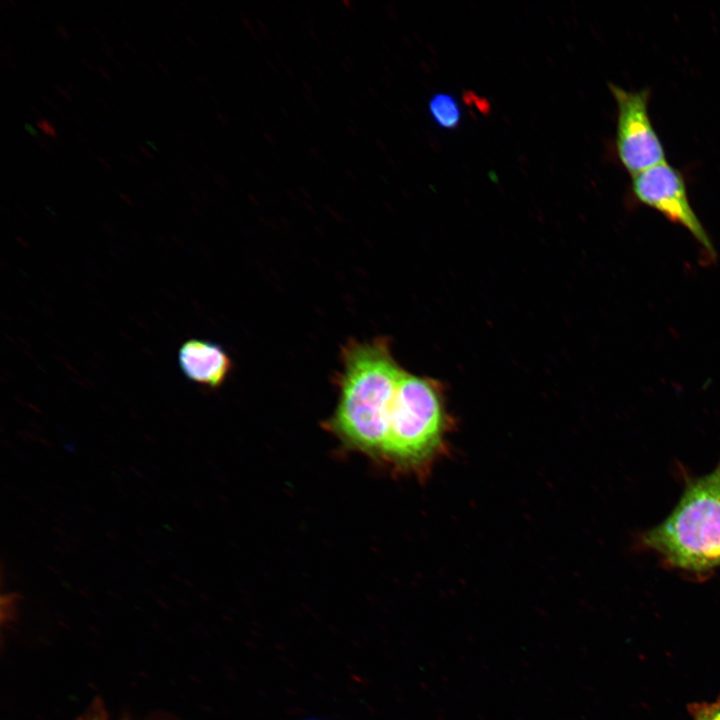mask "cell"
Instances as JSON below:
<instances>
[{
    "instance_id": "1",
    "label": "cell",
    "mask_w": 720,
    "mask_h": 720,
    "mask_svg": "<svg viewBox=\"0 0 720 720\" xmlns=\"http://www.w3.org/2000/svg\"><path fill=\"white\" fill-rule=\"evenodd\" d=\"M342 369L335 376L339 397L323 422L344 448L379 460L388 417L404 373L394 359L390 339L348 340L341 348Z\"/></svg>"
},
{
    "instance_id": "2",
    "label": "cell",
    "mask_w": 720,
    "mask_h": 720,
    "mask_svg": "<svg viewBox=\"0 0 720 720\" xmlns=\"http://www.w3.org/2000/svg\"><path fill=\"white\" fill-rule=\"evenodd\" d=\"M664 562L696 575L720 567V462L708 474L687 478L671 513L641 536Z\"/></svg>"
},
{
    "instance_id": "3",
    "label": "cell",
    "mask_w": 720,
    "mask_h": 720,
    "mask_svg": "<svg viewBox=\"0 0 720 720\" xmlns=\"http://www.w3.org/2000/svg\"><path fill=\"white\" fill-rule=\"evenodd\" d=\"M447 424L440 385L404 371L378 461L394 471L422 474L439 455Z\"/></svg>"
},
{
    "instance_id": "4",
    "label": "cell",
    "mask_w": 720,
    "mask_h": 720,
    "mask_svg": "<svg viewBox=\"0 0 720 720\" xmlns=\"http://www.w3.org/2000/svg\"><path fill=\"white\" fill-rule=\"evenodd\" d=\"M617 105L616 151L624 168L634 176L665 161V151L648 111V89L626 90L609 83Z\"/></svg>"
},
{
    "instance_id": "5",
    "label": "cell",
    "mask_w": 720,
    "mask_h": 720,
    "mask_svg": "<svg viewBox=\"0 0 720 720\" xmlns=\"http://www.w3.org/2000/svg\"><path fill=\"white\" fill-rule=\"evenodd\" d=\"M632 192L642 204L688 230L710 255L714 247L687 194L682 174L666 161L632 176Z\"/></svg>"
},
{
    "instance_id": "6",
    "label": "cell",
    "mask_w": 720,
    "mask_h": 720,
    "mask_svg": "<svg viewBox=\"0 0 720 720\" xmlns=\"http://www.w3.org/2000/svg\"><path fill=\"white\" fill-rule=\"evenodd\" d=\"M177 361L186 379L211 389L222 386L233 369V361L221 345L199 338L181 344Z\"/></svg>"
},
{
    "instance_id": "7",
    "label": "cell",
    "mask_w": 720,
    "mask_h": 720,
    "mask_svg": "<svg viewBox=\"0 0 720 720\" xmlns=\"http://www.w3.org/2000/svg\"><path fill=\"white\" fill-rule=\"evenodd\" d=\"M428 113L438 127L447 130L458 128L462 121V108L449 93L433 94L428 101Z\"/></svg>"
},
{
    "instance_id": "8",
    "label": "cell",
    "mask_w": 720,
    "mask_h": 720,
    "mask_svg": "<svg viewBox=\"0 0 720 720\" xmlns=\"http://www.w3.org/2000/svg\"><path fill=\"white\" fill-rule=\"evenodd\" d=\"M688 710L692 720H720V697L714 702L691 704Z\"/></svg>"
},
{
    "instance_id": "9",
    "label": "cell",
    "mask_w": 720,
    "mask_h": 720,
    "mask_svg": "<svg viewBox=\"0 0 720 720\" xmlns=\"http://www.w3.org/2000/svg\"><path fill=\"white\" fill-rule=\"evenodd\" d=\"M35 125H36V127H37L39 130H41L45 135H47V136H49V137H51V138H56V137H57L56 129L54 128V126H53L47 119H45V118H43V117H42V118H38V119L35 121Z\"/></svg>"
},
{
    "instance_id": "10",
    "label": "cell",
    "mask_w": 720,
    "mask_h": 720,
    "mask_svg": "<svg viewBox=\"0 0 720 720\" xmlns=\"http://www.w3.org/2000/svg\"><path fill=\"white\" fill-rule=\"evenodd\" d=\"M55 27H56V34H57L60 38H62L63 40H69V39H70V36H69V33H68L67 29H66L59 21H56Z\"/></svg>"
},
{
    "instance_id": "11",
    "label": "cell",
    "mask_w": 720,
    "mask_h": 720,
    "mask_svg": "<svg viewBox=\"0 0 720 720\" xmlns=\"http://www.w3.org/2000/svg\"><path fill=\"white\" fill-rule=\"evenodd\" d=\"M51 87L57 91L62 97H64L68 102H72V96L69 94V92L63 88L62 86L58 84H51Z\"/></svg>"
},
{
    "instance_id": "12",
    "label": "cell",
    "mask_w": 720,
    "mask_h": 720,
    "mask_svg": "<svg viewBox=\"0 0 720 720\" xmlns=\"http://www.w3.org/2000/svg\"><path fill=\"white\" fill-rule=\"evenodd\" d=\"M40 97L47 105H49L52 109H54L58 114H60L62 116L64 115L62 113L61 109L58 107V105H56L48 96H46L45 94H40Z\"/></svg>"
},
{
    "instance_id": "13",
    "label": "cell",
    "mask_w": 720,
    "mask_h": 720,
    "mask_svg": "<svg viewBox=\"0 0 720 720\" xmlns=\"http://www.w3.org/2000/svg\"><path fill=\"white\" fill-rule=\"evenodd\" d=\"M120 155H121V157H122L124 160H126V161H127L128 163H130L131 165H133V166H135V167H137V168H142V164L138 161V159H136V158L133 157L132 155H129V154H126V153H121Z\"/></svg>"
},
{
    "instance_id": "14",
    "label": "cell",
    "mask_w": 720,
    "mask_h": 720,
    "mask_svg": "<svg viewBox=\"0 0 720 720\" xmlns=\"http://www.w3.org/2000/svg\"><path fill=\"white\" fill-rule=\"evenodd\" d=\"M34 136H35V141H36V143H37L42 149H44L46 152L51 153V149H50L47 141H46L42 136H39V135H36V134H34Z\"/></svg>"
},
{
    "instance_id": "15",
    "label": "cell",
    "mask_w": 720,
    "mask_h": 720,
    "mask_svg": "<svg viewBox=\"0 0 720 720\" xmlns=\"http://www.w3.org/2000/svg\"><path fill=\"white\" fill-rule=\"evenodd\" d=\"M96 70H97V71L99 72V74L102 75L107 81H109V82L112 81V78H111L110 74L108 73V71H107L104 67H102V66H100V65H97V66H96Z\"/></svg>"
},
{
    "instance_id": "16",
    "label": "cell",
    "mask_w": 720,
    "mask_h": 720,
    "mask_svg": "<svg viewBox=\"0 0 720 720\" xmlns=\"http://www.w3.org/2000/svg\"><path fill=\"white\" fill-rule=\"evenodd\" d=\"M66 88H67L68 90H70L74 95H81V94H82L81 90H80L78 87H76L74 84H71V83H68V82H67V83H66Z\"/></svg>"
},
{
    "instance_id": "17",
    "label": "cell",
    "mask_w": 720,
    "mask_h": 720,
    "mask_svg": "<svg viewBox=\"0 0 720 720\" xmlns=\"http://www.w3.org/2000/svg\"><path fill=\"white\" fill-rule=\"evenodd\" d=\"M97 161H98L104 168H106V169H108V170L112 169L111 164L107 161L106 158L101 157V156H98V157H97Z\"/></svg>"
},
{
    "instance_id": "18",
    "label": "cell",
    "mask_w": 720,
    "mask_h": 720,
    "mask_svg": "<svg viewBox=\"0 0 720 720\" xmlns=\"http://www.w3.org/2000/svg\"><path fill=\"white\" fill-rule=\"evenodd\" d=\"M138 148L146 157L153 158L152 152L150 150H148L144 145L139 144Z\"/></svg>"
},
{
    "instance_id": "19",
    "label": "cell",
    "mask_w": 720,
    "mask_h": 720,
    "mask_svg": "<svg viewBox=\"0 0 720 720\" xmlns=\"http://www.w3.org/2000/svg\"><path fill=\"white\" fill-rule=\"evenodd\" d=\"M123 44H124L133 54H136V55H137L138 52H137L136 48L134 47V45H133L130 41H128L127 39H124V40H123Z\"/></svg>"
},
{
    "instance_id": "20",
    "label": "cell",
    "mask_w": 720,
    "mask_h": 720,
    "mask_svg": "<svg viewBox=\"0 0 720 720\" xmlns=\"http://www.w3.org/2000/svg\"><path fill=\"white\" fill-rule=\"evenodd\" d=\"M157 67L165 74H170V69L160 61H156Z\"/></svg>"
},
{
    "instance_id": "21",
    "label": "cell",
    "mask_w": 720,
    "mask_h": 720,
    "mask_svg": "<svg viewBox=\"0 0 720 720\" xmlns=\"http://www.w3.org/2000/svg\"><path fill=\"white\" fill-rule=\"evenodd\" d=\"M92 28L98 34V36L102 39V41H106V35L98 26L93 25Z\"/></svg>"
},
{
    "instance_id": "22",
    "label": "cell",
    "mask_w": 720,
    "mask_h": 720,
    "mask_svg": "<svg viewBox=\"0 0 720 720\" xmlns=\"http://www.w3.org/2000/svg\"><path fill=\"white\" fill-rule=\"evenodd\" d=\"M169 5H170V9H171L172 13L174 15H176L179 19L183 20L182 13L177 8H175L171 3H169Z\"/></svg>"
},
{
    "instance_id": "23",
    "label": "cell",
    "mask_w": 720,
    "mask_h": 720,
    "mask_svg": "<svg viewBox=\"0 0 720 720\" xmlns=\"http://www.w3.org/2000/svg\"><path fill=\"white\" fill-rule=\"evenodd\" d=\"M138 63H139V65H140V67H141L143 70H145L148 74H153V71L151 70V68H150L148 65H146V63H144V62H142V61H139Z\"/></svg>"
},
{
    "instance_id": "24",
    "label": "cell",
    "mask_w": 720,
    "mask_h": 720,
    "mask_svg": "<svg viewBox=\"0 0 720 720\" xmlns=\"http://www.w3.org/2000/svg\"><path fill=\"white\" fill-rule=\"evenodd\" d=\"M95 100H96L100 105H102L104 108L108 109V105H107L106 101H105L102 97H100L99 95H96V96H95Z\"/></svg>"
},
{
    "instance_id": "25",
    "label": "cell",
    "mask_w": 720,
    "mask_h": 720,
    "mask_svg": "<svg viewBox=\"0 0 720 720\" xmlns=\"http://www.w3.org/2000/svg\"><path fill=\"white\" fill-rule=\"evenodd\" d=\"M81 62H82L89 70H93V69H94L92 63H91L89 60H87L86 58L82 57V58H81Z\"/></svg>"
},
{
    "instance_id": "26",
    "label": "cell",
    "mask_w": 720,
    "mask_h": 720,
    "mask_svg": "<svg viewBox=\"0 0 720 720\" xmlns=\"http://www.w3.org/2000/svg\"><path fill=\"white\" fill-rule=\"evenodd\" d=\"M75 135H76L77 138L80 139L83 143H85V144L88 143V144H89L88 139H87L82 133L76 131V132H75Z\"/></svg>"
},
{
    "instance_id": "27",
    "label": "cell",
    "mask_w": 720,
    "mask_h": 720,
    "mask_svg": "<svg viewBox=\"0 0 720 720\" xmlns=\"http://www.w3.org/2000/svg\"><path fill=\"white\" fill-rule=\"evenodd\" d=\"M110 59L114 62V64H115L119 69H121V70L124 71V66H123V64H122L118 59H116L114 56L111 57Z\"/></svg>"
},
{
    "instance_id": "28",
    "label": "cell",
    "mask_w": 720,
    "mask_h": 720,
    "mask_svg": "<svg viewBox=\"0 0 720 720\" xmlns=\"http://www.w3.org/2000/svg\"><path fill=\"white\" fill-rule=\"evenodd\" d=\"M71 25H72L77 31L84 32V29L81 27V25H80L78 22L72 20V21H71Z\"/></svg>"
},
{
    "instance_id": "29",
    "label": "cell",
    "mask_w": 720,
    "mask_h": 720,
    "mask_svg": "<svg viewBox=\"0 0 720 720\" xmlns=\"http://www.w3.org/2000/svg\"><path fill=\"white\" fill-rule=\"evenodd\" d=\"M165 37H166V39H167L173 46H176V47H177V43H176V41L174 40V38H173L172 36H170L169 34L165 33Z\"/></svg>"
},
{
    "instance_id": "30",
    "label": "cell",
    "mask_w": 720,
    "mask_h": 720,
    "mask_svg": "<svg viewBox=\"0 0 720 720\" xmlns=\"http://www.w3.org/2000/svg\"><path fill=\"white\" fill-rule=\"evenodd\" d=\"M27 12L29 15H31L33 18H35L37 21H41V18L31 9H27Z\"/></svg>"
},
{
    "instance_id": "31",
    "label": "cell",
    "mask_w": 720,
    "mask_h": 720,
    "mask_svg": "<svg viewBox=\"0 0 720 720\" xmlns=\"http://www.w3.org/2000/svg\"><path fill=\"white\" fill-rule=\"evenodd\" d=\"M30 109L33 111V113L38 116V118H42V113L39 112L33 105H30Z\"/></svg>"
},
{
    "instance_id": "32",
    "label": "cell",
    "mask_w": 720,
    "mask_h": 720,
    "mask_svg": "<svg viewBox=\"0 0 720 720\" xmlns=\"http://www.w3.org/2000/svg\"><path fill=\"white\" fill-rule=\"evenodd\" d=\"M14 108H15L17 111H19V113H21L23 116L28 117V115L26 114L25 110H23V109H22L21 107H19L18 105H14Z\"/></svg>"
},
{
    "instance_id": "33",
    "label": "cell",
    "mask_w": 720,
    "mask_h": 720,
    "mask_svg": "<svg viewBox=\"0 0 720 720\" xmlns=\"http://www.w3.org/2000/svg\"><path fill=\"white\" fill-rule=\"evenodd\" d=\"M69 119L74 122H79L78 116L73 113L69 115Z\"/></svg>"
},
{
    "instance_id": "34",
    "label": "cell",
    "mask_w": 720,
    "mask_h": 720,
    "mask_svg": "<svg viewBox=\"0 0 720 720\" xmlns=\"http://www.w3.org/2000/svg\"><path fill=\"white\" fill-rule=\"evenodd\" d=\"M102 14L105 15L106 19H107L109 22H111V23H113V24L115 23V21H114V20L109 16V14H107L105 11L102 12Z\"/></svg>"
},
{
    "instance_id": "35",
    "label": "cell",
    "mask_w": 720,
    "mask_h": 720,
    "mask_svg": "<svg viewBox=\"0 0 720 720\" xmlns=\"http://www.w3.org/2000/svg\"><path fill=\"white\" fill-rule=\"evenodd\" d=\"M96 124H97L98 126L102 127V129H107V127H108L105 123H102V122H100V121H96Z\"/></svg>"
},
{
    "instance_id": "36",
    "label": "cell",
    "mask_w": 720,
    "mask_h": 720,
    "mask_svg": "<svg viewBox=\"0 0 720 720\" xmlns=\"http://www.w3.org/2000/svg\"><path fill=\"white\" fill-rule=\"evenodd\" d=\"M178 135H179L181 138H186V137H187V134H186L183 130L178 131Z\"/></svg>"
},
{
    "instance_id": "37",
    "label": "cell",
    "mask_w": 720,
    "mask_h": 720,
    "mask_svg": "<svg viewBox=\"0 0 720 720\" xmlns=\"http://www.w3.org/2000/svg\"><path fill=\"white\" fill-rule=\"evenodd\" d=\"M153 184H154L155 186H157L158 188H162V189H163V186H162V183H161V182L155 180V181L153 182Z\"/></svg>"
},
{
    "instance_id": "38",
    "label": "cell",
    "mask_w": 720,
    "mask_h": 720,
    "mask_svg": "<svg viewBox=\"0 0 720 720\" xmlns=\"http://www.w3.org/2000/svg\"><path fill=\"white\" fill-rule=\"evenodd\" d=\"M179 4H180L182 7H185V9H189L188 5H187L184 1H179Z\"/></svg>"
},
{
    "instance_id": "39",
    "label": "cell",
    "mask_w": 720,
    "mask_h": 720,
    "mask_svg": "<svg viewBox=\"0 0 720 720\" xmlns=\"http://www.w3.org/2000/svg\"><path fill=\"white\" fill-rule=\"evenodd\" d=\"M9 3L12 4L13 6L19 7V4L14 0H9Z\"/></svg>"
},
{
    "instance_id": "40",
    "label": "cell",
    "mask_w": 720,
    "mask_h": 720,
    "mask_svg": "<svg viewBox=\"0 0 720 720\" xmlns=\"http://www.w3.org/2000/svg\"><path fill=\"white\" fill-rule=\"evenodd\" d=\"M185 38H186L188 41H190V42L193 43V39H192L189 35H186Z\"/></svg>"
}]
</instances>
